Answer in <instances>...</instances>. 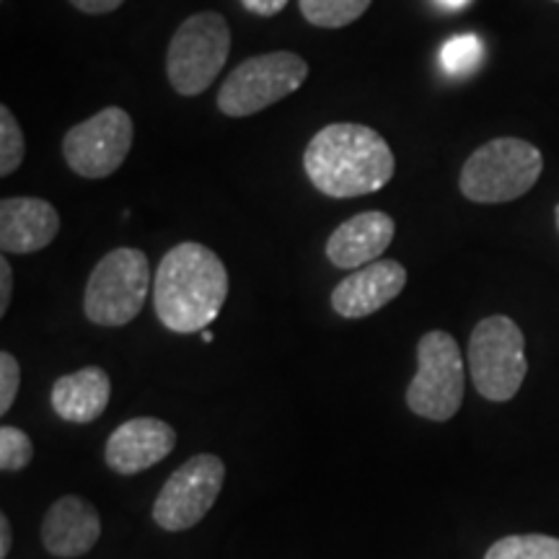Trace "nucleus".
Returning a JSON list of instances; mask_svg holds the SVG:
<instances>
[{"label":"nucleus","instance_id":"nucleus-1","mask_svg":"<svg viewBox=\"0 0 559 559\" xmlns=\"http://www.w3.org/2000/svg\"><path fill=\"white\" fill-rule=\"evenodd\" d=\"M304 169L321 194L349 200L383 190L394 177L396 158L368 124L334 122L311 138Z\"/></svg>","mask_w":559,"mask_h":559},{"label":"nucleus","instance_id":"nucleus-2","mask_svg":"<svg viewBox=\"0 0 559 559\" xmlns=\"http://www.w3.org/2000/svg\"><path fill=\"white\" fill-rule=\"evenodd\" d=\"M228 298L226 264L213 249L185 241L166 251L153 283V309L169 332L207 330Z\"/></svg>","mask_w":559,"mask_h":559},{"label":"nucleus","instance_id":"nucleus-3","mask_svg":"<svg viewBox=\"0 0 559 559\" xmlns=\"http://www.w3.org/2000/svg\"><path fill=\"white\" fill-rule=\"evenodd\" d=\"M544 171V156L521 138H495L466 158L459 190L479 205H500L534 190Z\"/></svg>","mask_w":559,"mask_h":559},{"label":"nucleus","instance_id":"nucleus-4","mask_svg":"<svg viewBox=\"0 0 559 559\" xmlns=\"http://www.w3.org/2000/svg\"><path fill=\"white\" fill-rule=\"evenodd\" d=\"M230 52L228 21L215 11L185 19L166 55V75L179 96H200L213 86Z\"/></svg>","mask_w":559,"mask_h":559},{"label":"nucleus","instance_id":"nucleus-5","mask_svg":"<svg viewBox=\"0 0 559 559\" xmlns=\"http://www.w3.org/2000/svg\"><path fill=\"white\" fill-rule=\"evenodd\" d=\"M148 290L151 262L145 251L120 247L102 257L91 272L83 311L99 326H124L143 311Z\"/></svg>","mask_w":559,"mask_h":559},{"label":"nucleus","instance_id":"nucleus-6","mask_svg":"<svg viewBox=\"0 0 559 559\" xmlns=\"http://www.w3.org/2000/svg\"><path fill=\"white\" fill-rule=\"evenodd\" d=\"M469 373L489 402H510L528 373L526 340L510 317H487L469 340Z\"/></svg>","mask_w":559,"mask_h":559},{"label":"nucleus","instance_id":"nucleus-7","mask_svg":"<svg viewBox=\"0 0 559 559\" xmlns=\"http://www.w3.org/2000/svg\"><path fill=\"white\" fill-rule=\"evenodd\" d=\"M309 79V66L296 52H264L243 60L218 88V109L226 117H251L296 94Z\"/></svg>","mask_w":559,"mask_h":559},{"label":"nucleus","instance_id":"nucleus-8","mask_svg":"<svg viewBox=\"0 0 559 559\" xmlns=\"http://www.w3.org/2000/svg\"><path fill=\"white\" fill-rule=\"evenodd\" d=\"M464 402V355L449 332H428L417 342V373L407 389L415 415L449 423Z\"/></svg>","mask_w":559,"mask_h":559},{"label":"nucleus","instance_id":"nucleus-9","mask_svg":"<svg viewBox=\"0 0 559 559\" xmlns=\"http://www.w3.org/2000/svg\"><path fill=\"white\" fill-rule=\"evenodd\" d=\"M132 138H135V124L128 111L107 107L66 132L62 156L79 177L104 179L124 164Z\"/></svg>","mask_w":559,"mask_h":559},{"label":"nucleus","instance_id":"nucleus-10","mask_svg":"<svg viewBox=\"0 0 559 559\" xmlns=\"http://www.w3.org/2000/svg\"><path fill=\"white\" fill-rule=\"evenodd\" d=\"M226 466L213 453H200L187 461L166 481L153 502V519L166 531H187L205 519L218 500Z\"/></svg>","mask_w":559,"mask_h":559},{"label":"nucleus","instance_id":"nucleus-11","mask_svg":"<svg viewBox=\"0 0 559 559\" xmlns=\"http://www.w3.org/2000/svg\"><path fill=\"white\" fill-rule=\"evenodd\" d=\"M174 445H177V432L164 419H128L107 440V466L111 472L130 477L164 461Z\"/></svg>","mask_w":559,"mask_h":559},{"label":"nucleus","instance_id":"nucleus-12","mask_svg":"<svg viewBox=\"0 0 559 559\" xmlns=\"http://www.w3.org/2000/svg\"><path fill=\"white\" fill-rule=\"evenodd\" d=\"M407 285V270L394 260H379L347 275L332 290V309L345 319H362L381 311Z\"/></svg>","mask_w":559,"mask_h":559},{"label":"nucleus","instance_id":"nucleus-13","mask_svg":"<svg viewBox=\"0 0 559 559\" xmlns=\"http://www.w3.org/2000/svg\"><path fill=\"white\" fill-rule=\"evenodd\" d=\"M396 223L381 210L353 215V218L334 228L326 241V260L340 270H360L366 264L379 262L383 251L394 241Z\"/></svg>","mask_w":559,"mask_h":559},{"label":"nucleus","instance_id":"nucleus-14","mask_svg":"<svg viewBox=\"0 0 559 559\" xmlns=\"http://www.w3.org/2000/svg\"><path fill=\"white\" fill-rule=\"evenodd\" d=\"M60 230V215L47 200L5 198L0 202V249L5 254H34L50 247Z\"/></svg>","mask_w":559,"mask_h":559},{"label":"nucleus","instance_id":"nucleus-15","mask_svg":"<svg viewBox=\"0 0 559 559\" xmlns=\"http://www.w3.org/2000/svg\"><path fill=\"white\" fill-rule=\"evenodd\" d=\"M102 536V521L96 508L83 498L68 495L47 510L41 523V544L52 557L73 559L96 547Z\"/></svg>","mask_w":559,"mask_h":559},{"label":"nucleus","instance_id":"nucleus-16","mask_svg":"<svg viewBox=\"0 0 559 559\" xmlns=\"http://www.w3.org/2000/svg\"><path fill=\"white\" fill-rule=\"evenodd\" d=\"M111 396L109 373L99 366H88L62 376L52 386V409L68 423H94L104 415Z\"/></svg>","mask_w":559,"mask_h":559},{"label":"nucleus","instance_id":"nucleus-17","mask_svg":"<svg viewBox=\"0 0 559 559\" xmlns=\"http://www.w3.org/2000/svg\"><path fill=\"white\" fill-rule=\"evenodd\" d=\"M373 0H298L304 19L321 29H342L355 24Z\"/></svg>","mask_w":559,"mask_h":559},{"label":"nucleus","instance_id":"nucleus-18","mask_svg":"<svg viewBox=\"0 0 559 559\" xmlns=\"http://www.w3.org/2000/svg\"><path fill=\"white\" fill-rule=\"evenodd\" d=\"M485 559H559V539L544 534L506 536L487 549Z\"/></svg>","mask_w":559,"mask_h":559},{"label":"nucleus","instance_id":"nucleus-19","mask_svg":"<svg viewBox=\"0 0 559 559\" xmlns=\"http://www.w3.org/2000/svg\"><path fill=\"white\" fill-rule=\"evenodd\" d=\"M485 60V45L474 34H459L449 39L440 50V68L451 75V79H466Z\"/></svg>","mask_w":559,"mask_h":559},{"label":"nucleus","instance_id":"nucleus-20","mask_svg":"<svg viewBox=\"0 0 559 559\" xmlns=\"http://www.w3.org/2000/svg\"><path fill=\"white\" fill-rule=\"evenodd\" d=\"M26 138L9 107H0V177H11L24 164Z\"/></svg>","mask_w":559,"mask_h":559},{"label":"nucleus","instance_id":"nucleus-21","mask_svg":"<svg viewBox=\"0 0 559 559\" xmlns=\"http://www.w3.org/2000/svg\"><path fill=\"white\" fill-rule=\"evenodd\" d=\"M32 456L34 445L24 430L11 428V425L0 428V469L21 472L24 466H29Z\"/></svg>","mask_w":559,"mask_h":559},{"label":"nucleus","instance_id":"nucleus-22","mask_svg":"<svg viewBox=\"0 0 559 559\" xmlns=\"http://www.w3.org/2000/svg\"><path fill=\"white\" fill-rule=\"evenodd\" d=\"M21 386V368L19 360L11 353H0V412H9L16 402Z\"/></svg>","mask_w":559,"mask_h":559},{"label":"nucleus","instance_id":"nucleus-23","mask_svg":"<svg viewBox=\"0 0 559 559\" xmlns=\"http://www.w3.org/2000/svg\"><path fill=\"white\" fill-rule=\"evenodd\" d=\"M241 5L249 13H254V16L272 19V16H277L285 5H288V0H241Z\"/></svg>","mask_w":559,"mask_h":559},{"label":"nucleus","instance_id":"nucleus-24","mask_svg":"<svg viewBox=\"0 0 559 559\" xmlns=\"http://www.w3.org/2000/svg\"><path fill=\"white\" fill-rule=\"evenodd\" d=\"M124 0H70V5H75L81 13H88V16H102V13L117 11Z\"/></svg>","mask_w":559,"mask_h":559},{"label":"nucleus","instance_id":"nucleus-25","mask_svg":"<svg viewBox=\"0 0 559 559\" xmlns=\"http://www.w3.org/2000/svg\"><path fill=\"white\" fill-rule=\"evenodd\" d=\"M11 293H13V272L9 260H0V317H5L11 306Z\"/></svg>","mask_w":559,"mask_h":559},{"label":"nucleus","instance_id":"nucleus-26","mask_svg":"<svg viewBox=\"0 0 559 559\" xmlns=\"http://www.w3.org/2000/svg\"><path fill=\"white\" fill-rule=\"evenodd\" d=\"M11 551V523L5 515H0V559L9 557Z\"/></svg>","mask_w":559,"mask_h":559},{"label":"nucleus","instance_id":"nucleus-27","mask_svg":"<svg viewBox=\"0 0 559 559\" xmlns=\"http://www.w3.org/2000/svg\"><path fill=\"white\" fill-rule=\"evenodd\" d=\"M436 3L445 11H461L466 9V5H472V0H436Z\"/></svg>","mask_w":559,"mask_h":559},{"label":"nucleus","instance_id":"nucleus-28","mask_svg":"<svg viewBox=\"0 0 559 559\" xmlns=\"http://www.w3.org/2000/svg\"><path fill=\"white\" fill-rule=\"evenodd\" d=\"M202 340H205V342H213V334H210L207 330H202Z\"/></svg>","mask_w":559,"mask_h":559},{"label":"nucleus","instance_id":"nucleus-29","mask_svg":"<svg viewBox=\"0 0 559 559\" xmlns=\"http://www.w3.org/2000/svg\"><path fill=\"white\" fill-rule=\"evenodd\" d=\"M555 218H557V230H559V205H557V210H555Z\"/></svg>","mask_w":559,"mask_h":559},{"label":"nucleus","instance_id":"nucleus-30","mask_svg":"<svg viewBox=\"0 0 559 559\" xmlns=\"http://www.w3.org/2000/svg\"><path fill=\"white\" fill-rule=\"evenodd\" d=\"M557 3H559V0H557Z\"/></svg>","mask_w":559,"mask_h":559}]
</instances>
